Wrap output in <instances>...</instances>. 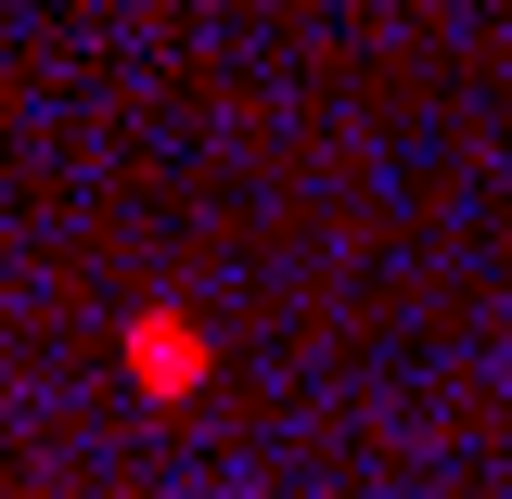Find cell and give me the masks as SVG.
<instances>
[{"label":"cell","mask_w":512,"mask_h":499,"mask_svg":"<svg viewBox=\"0 0 512 499\" xmlns=\"http://www.w3.org/2000/svg\"><path fill=\"white\" fill-rule=\"evenodd\" d=\"M116 359H128V384H141L154 410H180L192 384L218 372V333H205L180 295H141V308H128V333H116Z\"/></svg>","instance_id":"cell-1"}]
</instances>
